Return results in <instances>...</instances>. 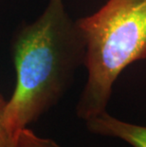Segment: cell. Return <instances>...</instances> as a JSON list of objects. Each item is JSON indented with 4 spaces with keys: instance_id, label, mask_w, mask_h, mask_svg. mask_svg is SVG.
I'll return each instance as SVG.
<instances>
[{
    "instance_id": "obj_3",
    "label": "cell",
    "mask_w": 146,
    "mask_h": 147,
    "mask_svg": "<svg viewBox=\"0 0 146 147\" xmlns=\"http://www.w3.org/2000/svg\"><path fill=\"white\" fill-rule=\"evenodd\" d=\"M85 123L87 130L95 135L122 140L132 147H146V126L122 121L107 111Z\"/></svg>"
},
{
    "instance_id": "obj_4",
    "label": "cell",
    "mask_w": 146,
    "mask_h": 147,
    "mask_svg": "<svg viewBox=\"0 0 146 147\" xmlns=\"http://www.w3.org/2000/svg\"><path fill=\"white\" fill-rule=\"evenodd\" d=\"M16 147H61L55 140L38 136L30 127L21 129L16 135Z\"/></svg>"
},
{
    "instance_id": "obj_5",
    "label": "cell",
    "mask_w": 146,
    "mask_h": 147,
    "mask_svg": "<svg viewBox=\"0 0 146 147\" xmlns=\"http://www.w3.org/2000/svg\"><path fill=\"white\" fill-rule=\"evenodd\" d=\"M7 100L0 92V147H16V137L9 131L4 123V112Z\"/></svg>"
},
{
    "instance_id": "obj_1",
    "label": "cell",
    "mask_w": 146,
    "mask_h": 147,
    "mask_svg": "<svg viewBox=\"0 0 146 147\" xmlns=\"http://www.w3.org/2000/svg\"><path fill=\"white\" fill-rule=\"evenodd\" d=\"M11 56L16 79L4 123L16 137L58 105L83 65L85 39L65 0H48L37 19L21 25L12 38Z\"/></svg>"
},
{
    "instance_id": "obj_2",
    "label": "cell",
    "mask_w": 146,
    "mask_h": 147,
    "mask_svg": "<svg viewBox=\"0 0 146 147\" xmlns=\"http://www.w3.org/2000/svg\"><path fill=\"white\" fill-rule=\"evenodd\" d=\"M77 23L85 43L87 79L76 115L85 121L107 111L113 86L122 71L146 60V0H107Z\"/></svg>"
}]
</instances>
